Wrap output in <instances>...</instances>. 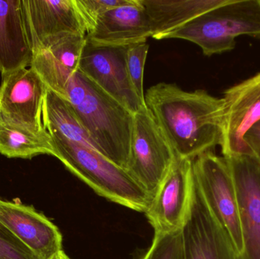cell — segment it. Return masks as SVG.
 I'll use <instances>...</instances> for the list:
<instances>
[{
    "label": "cell",
    "mask_w": 260,
    "mask_h": 259,
    "mask_svg": "<svg viewBox=\"0 0 260 259\" xmlns=\"http://www.w3.org/2000/svg\"><path fill=\"white\" fill-rule=\"evenodd\" d=\"M181 234L184 259H238L229 236L208 207L194 174L190 206Z\"/></svg>",
    "instance_id": "7"
},
{
    "label": "cell",
    "mask_w": 260,
    "mask_h": 259,
    "mask_svg": "<svg viewBox=\"0 0 260 259\" xmlns=\"http://www.w3.org/2000/svg\"><path fill=\"white\" fill-rule=\"evenodd\" d=\"M99 153L126 170L134 129V114L78 70L64 98Z\"/></svg>",
    "instance_id": "2"
},
{
    "label": "cell",
    "mask_w": 260,
    "mask_h": 259,
    "mask_svg": "<svg viewBox=\"0 0 260 259\" xmlns=\"http://www.w3.org/2000/svg\"><path fill=\"white\" fill-rule=\"evenodd\" d=\"M0 259H41L0 223Z\"/></svg>",
    "instance_id": "24"
},
{
    "label": "cell",
    "mask_w": 260,
    "mask_h": 259,
    "mask_svg": "<svg viewBox=\"0 0 260 259\" xmlns=\"http://www.w3.org/2000/svg\"><path fill=\"white\" fill-rule=\"evenodd\" d=\"M243 35L260 39V0H227L160 40H185L211 56L234 50Z\"/></svg>",
    "instance_id": "4"
},
{
    "label": "cell",
    "mask_w": 260,
    "mask_h": 259,
    "mask_svg": "<svg viewBox=\"0 0 260 259\" xmlns=\"http://www.w3.org/2000/svg\"><path fill=\"white\" fill-rule=\"evenodd\" d=\"M152 36L149 20L139 0L114 8L104 14L86 35L87 42L96 47H127L146 43Z\"/></svg>",
    "instance_id": "15"
},
{
    "label": "cell",
    "mask_w": 260,
    "mask_h": 259,
    "mask_svg": "<svg viewBox=\"0 0 260 259\" xmlns=\"http://www.w3.org/2000/svg\"><path fill=\"white\" fill-rule=\"evenodd\" d=\"M149 45L146 43L129 46L126 49V62L128 75L139 98L145 103L143 90L144 69Z\"/></svg>",
    "instance_id": "22"
},
{
    "label": "cell",
    "mask_w": 260,
    "mask_h": 259,
    "mask_svg": "<svg viewBox=\"0 0 260 259\" xmlns=\"http://www.w3.org/2000/svg\"><path fill=\"white\" fill-rule=\"evenodd\" d=\"M86 44V36L61 40L34 52L30 67L38 73L48 89L64 98L66 87L79 70Z\"/></svg>",
    "instance_id": "16"
},
{
    "label": "cell",
    "mask_w": 260,
    "mask_h": 259,
    "mask_svg": "<svg viewBox=\"0 0 260 259\" xmlns=\"http://www.w3.org/2000/svg\"><path fill=\"white\" fill-rule=\"evenodd\" d=\"M47 88L31 68H22L2 76L0 115L10 123L34 132H47L43 108Z\"/></svg>",
    "instance_id": "8"
},
{
    "label": "cell",
    "mask_w": 260,
    "mask_h": 259,
    "mask_svg": "<svg viewBox=\"0 0 260 259\" xmlns=\"http://www.w3.org/2000/svg\"><path fill=\"white\" fill-rule=\"evenodd\" d=\"M200 191L210 211L229 236L238 256L244 251L238 193L224 157L206 152L192 161Z\"/></svg>",
    "instance_id": "5"
},
{
    "label": "cell",
    "mask_w": 260,
    "mask_h": 259,
    "mask_svg": "<svg viewBox=\"0 0 260 259\" xmlns=\"http://www.w3.org/2000/svg\"><path fill=\"white\" fill-rule=\"evenodd\" d=\"M33 50L22 0H0V73L6 76L31 65Z\"/></svg>",
    "instance_id": "17"
},
{
    "label": "cell",
    "mask_w": 260,
    "mask_h": 259,
    "mask_svg": "<svg viewBox=\"0 0 260 259\" xmlns=\"http://www.w3.org/2000/svg\"><path fill=\"white\" fill-rule=\"evenodd\" d=\"M131 0H75L87 34L95 27L99 18L111 9L129 4Z\"/></svg>",
    "instance_id": "23"
},
{
    "label": "cell",
    "mask_w": 260,
    "mask_h": 259,
    "mask_svg": "<svg viewBox=\"0 0 260 259\" xmlns=\"http://www.w3.org/2000/svg\"><path fill=\"white\" fill-rule=\"evenodd\" d=\"M53 259H70L69 258L68 256H67V255H66L65 253H64L63 251H62V252H59V254H58L57 255H56V256L54 257Z\"/></svg>",
    "instance_id": "26"
},
{
    "label": "cell",
    "mask_w": 260,
    "mask_h": 259,
    "mask_svg": "<svg viewBox=\"0 0 260 259\" xmlns=\"http://www.w3.org/2000/svg\"><path fill=\"white\" fill-rule=\"evenodd\" d=\"M127 47H96L87 42L79 70L135 114L146 104L138 97L128 75Z\"/></svg>",
    "instance_id": "10"
},
{
    "label": "cell",
    "mask_w": 260,
    "mask_h": 259,
    "mask_svg": "<svg viewBox=\"0 0 260 259\" xmlns=\"http://www.w3.org/2000/svg\"><path fill=\"white\" fill-rule=\"evenodd\" d=\"M32 50L73 36H86L75 0H22Z\"/></svg>",
    "instance_id": "11"
},
{
    "label": "cell",
    "mask_w": 260,
    "mask_h": 259,
    "mask_svg": "<svg viewBox=\"0 0 260 259\" xmlns=\"http://www.w3.org/2000/svg\"><path fill=\"white\" fill-rule=\"evenodd\" d=\"M193 160L177 158L147 209L154 234L180 231L187 217L193 186Z\"/></svg>",
    "instance_id": "9"
},
{
    "label": "cell",
    "mask_w": 260,
    "mask_h": 259,
    "mask_svg": "<svg viewBox=\"0 0 260 259\" xmlns=\"http://www.w3.org/2000/svg\"><path fill=\"white\" fill-rule=\"evenodd\" d=\"M56 155L67 169L102 196L139 212H146L152 196L125 169L89 147L51 135Z\"/></svg>",
    "instance_id": "3"
},
{
    "label": "cell",
    "mask_w": 260,
    "mask_h": 259,
    "mask_svg": "<svg viewBox=\"0 0 260 259\" xmlns=\"http://www.w3.org/2000/svg\"><path fill=\"white\" fill-rule=\"evenodd\" d=\"M149 20L156 40L203 14L224 4L227 0H139Z\"/></svg>",
    "instance_id": "18"
},
{
    "label": "cell",
    "mask_w": 260,
    "mask_h": 259,
    "mask_svg": "<svg viewBox=\"0 0 260 259\" xmlns=\"http://www.w3.org/2000/svg\"><path fill=\"white\" fill-rule=\"evenodd\" d=\"M141 259H184L181 230L154 234L151 247Z\"/></svg>",
    "instance_id": "21"
},
{
    "label": "cell",
    "mask_w": 260,
    "mask_h": 259,
    "mask_svg": "<svg viewBox=\"0 0 260 259\" xmlns=\"http://www.w3.org/2000/svg\"><path fill=\"white\" fill-rule=\"evenodd\" d=\"M222 99L223 157L252 156L244 136L260 121V72L226 90Z\"/></svg>",
    "instance_id": "12"
},
{
    "label": "cell",
    "mask_w": 260,
    "mask_h": 259,
    "mask_svg": "<svg viewBox=\"0 0 260 259\" xmlns=\"http://www.w3.org/2000/svg\"><path fill=\"white\" fill-rule=\"evenodd\" d=\"M145 101L177 158L194 160L221 146L222 98L204 90L186 91L160 82L147 91Z\"/></svg>",
    "instance_id": "1"
},
{
    "label": "cell",
    "mask_w": 260,
    "mask_h": 259,
    "mask_svg": "<svg viewBox=\"0 0 260 259\" xmlns=\"http://www.w3.org/2000/svg\"><path fill=\"white\" fill-rule=\"evenodd\" d=\"M177 158L147 106L135 114L126 171L152 198Z\"/></svg>",
    "instance_id": "6"
},
{
    "label": "cell",
    "mask_w": 260,
    "mask_h": 259,
    "mask_svg": "<svg viewBox=\"0 0 260 259\" xmlns=\"http://www.w3.org/2000/svg\"><path fill=\"white\" fill-rule=\"evenodd\" d=\"M0 223L41 259H53L62 251L57 227L31 205L0 199Z\"/></svg>",
    "instance_id": "14"
},
{
    "label": "cell",
    "mask_w": 260,
    "mask_h": 259,
    "mask_svg": "<svg viewBox=\"0 0 260 259\" xmlns=\"http://www.w3.org/2000/svg\"><path fill=\"white\" fill-rule=\"evenodd\" d=\"M224 158L233 176L239 204L244 251L238 259H260L259 163L250 155Z\"/></svg>",
    "instance_id": "13"
},
{
    "label": "cell",
    "mask_w": 260,
    "mask_h": 259,
    "mask_svg": "<svg viewBox=\"0 0 260 259\" xmlns=\"http://www.w3.org/2000/svg\"><path fill=\"white\" fill-rule=\"evenodd\" d=\"M244 141L252 157L260 164V121L255 124L244 136Z\"/></svg>",
    "instance_id": "25"
},
{
    "label": "cell",
    "mask_w": 260,
    "mask_h": 259,
    "mask_svg": "<svg viewBox=\"0 0 260 259\" xmlns=\"http://www.w3.org/2000/svg\"><path fill=\"white\" fill-rule=\"evenodd\" d=\"M43 122L50 135L61 137L99 152L68 102L48 88L44 98Z\"/></svg>",
    "instance_id": "20"
},
{
    "label": "cell",
    "mask_w": 260,
    "mask_h": 259,
    "mask_svg": "<svg viewBox=\"0 0 260 259\" xmlns=\"http://www.w3.org/2000/svg\"><path fill=\"white\" fill-rule=\"evenodd\" d=\"M0 155L9 158L32 159L41 155L55 157L56 151L48 132H34L0 115Z\"/></svg>",
    "instance_id": "19"
}]
</instances>
